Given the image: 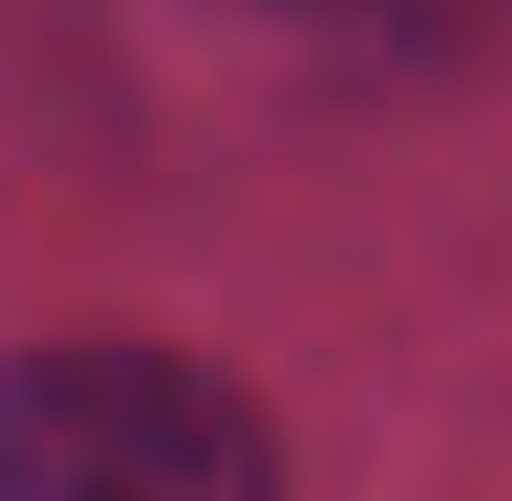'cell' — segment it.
Segmentation results:
<instances>
[{"instance_id":"obj_1","label":"cell","mask_w":512,"mask_h":501,"mask_svg":"<svg viewBox=\"0 0 512 501\" xmlns=\"http://www.w3.org/2000/svg\"><path fill=\"white\" fill-rule=\"evenodd\" d=\"M0 501H284V447L229 371L153 338H55L11 360Z\"/></svg>"}]
</instances>
